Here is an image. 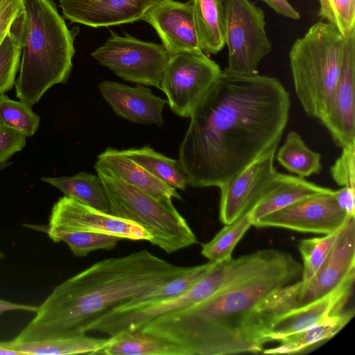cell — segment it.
Instances as JSON below:
<instances>
[{
    "instance_id": "cell-1",
    "label": "cell",
    "mask_w": 355,
    "mask_h": 355,
    "mask_svg": "<svg viewBox=\"0 0 355 355\" xmlns=\"http://www.w3.org/2000/svg\"><path fill=\"white\" fill-rule=\"evenodd\" d=\"M290 107L289 93L276 78L222 70L192 112L180 147L187 184L220 189L277 147Z\"/></svg>"
},
{
    "instance_id": "cell-2",
    "label": "cell",
    "mask_w": 355,
    "mask_h": 355,
    "mask_svg": "<svg viewBox=\"0 0 355 355\" xmlns=\"http://www.w3.org/2000/svg\"><path fill=\"white\" fill-rule=\"evenodd\" d=\"M302 272V265L284 252L263 270L161 315L139 330L174 343L189 355L262 352L276 321L297 307Z\"/></svg>"
},
{
    "instance_id": "cell-3",
    "label": "cell",
    "mask_w": 355,
    "mask_h": 355,
    "mask_svg": "<svg viewBox=\"0 0 355 355\" xmlns=\"http://www.w3.org/2000/svg\"><path fill=\"white\" fill-rule=\"evenodd\" d=\"M193 268L173 264L146 250L98 261L55 286L14 340L86 334L90 324L112 309Z\"/></svg>"
},
{
    "instance_id": "cell-4",
    "label": "cell",
    "mask_w": 355,
    "mask_h": 355,
    "mask_svg": "<svg viewBox=\"0 0 355 355\" xmlns=\"http://www.w3.org/2000/svg\"><path fill=\"white\" fill-rule=\"evenodd\" d=\"M21 55L16 96L31 105L52 86L66 83L75 53L74 33L53 0H22Z\"/></svg>"
},
{
    "instance_id": "cell-5",
    "label": "cell",
    "mask_w": 355,
    "mask_h": 355,
    "mask_svg": "<svg viewBox=\"0 0 355 355\" xmlns=\"http://www.w3.org/2000/svg\"><path fill=\"white\" fill-rule=\"evenodd\" d=\"M345 37L332 25L318 21L293 43L289 60L295 94L311 117L329 112L340 76Z\"/></svg>"
},
{
    "instance_id": "cell-6",
    "label": "cell",
    "mask_w": 355,
    "mask_h": 355,
    "mask_svg": "<svg viewBox=\"0 0 355 355\" xmlns=\"http://www.w3.org/2000/svg\"><path fill=\"white\" fill-rule=\"evenodd\" d=\"M109 203L110 214L143 227L149 241L167 253L197 243L194 232L172 203L135 187L106 168L94 165Z\"/></svg>"
},
{
    "instance_id": "cell-7",
    "label": "cell",
    "mask_w": 355,
    "mask_h": 355,
    "mask_svg": "<svg viewBox=\"0 0 355 355\" xmlns=\"http://www.w3.org/2000/svg\"><path fill=\"white\" fill-rule=\"evenodd\" d=\"M226 15L227 67L237 74L257 73L260 61L272 51L263 10L250 0H223Z\"/></svg>"
},
{
    "instance_id": "cell-8",
    "label": "cell",
    "mask_w": 355,
    "mask_h": 355,
    "mask_svg": "<svg viewBox=\"0 0 355 355\" xmlns=\"http://www.w3.org/2000/svg\"><path fill=\"white\" fill-rule=\"evenodd\" d=\"M92 58L125 80L160 89L164 70L171 58L162 44L124 37L111 31Z\"/></svg>"
},
{
    "instance_id": "cell-9",
    "label": "cell",
    "mask_w": 355,
    "mask_h": 355,
    "mask_svg": "<svg viewBox=\"0 0 355 355\" xmlns=\"http://www.w3.org/2000/svg\"><path fill=\"white\" fill-rule=\"evenodd\" d=\"M222 72L203 52L171 55L162 74L160 89L171 110L181 117L192 112Z\"/></svg>"
},
{
    "instance_id": "cell-10",
    "label": "cell",
    "mask_w": 355,
    "mask_h": 355,
    "mask_svg": "<svg viewBox=\"0 0 355 355\" xmlns=\"http://www.w3.org/2000/svg\"><path fill=\"white\" fill-rule=\"evenodd\" d=\"M333 191L301 199L253 220L252 225L324 235L336 232L350 216L337 205Z\"/></svg>"
},
{
    "instance_id": "cell-11",
    "label": "cell",
    "mask_w": 355,
    "mask_h": 355,
    "mask_svg": "<svg viewBox=\"0 0 355 355\" xmlns=\"http://www.w3.org/2000/svg\"><path fill=\"white\" fill-rule=\"evenodd\" d=\"M64 230L105 234L120 239L150 241L141 226L85 205L64 196L53 205L46 231Z\"/></svg>"
},
{
    "instance_id": "cell-12",
    "label": "cell",
    "mask_w": 355,
    "mask_h": 355,
    "mask_svg": "<svg viewBox=\"0 0 355 355\" xmlns=\"http://www.w3.org/2000/svg\"><path fill=\"white\" fill-rule=\"evenodd\" d=\"M277 147L263 154L220 188L219 218L228 225L248 213L258 201L276 170Z\"/></svg>"
},
{
    "instance_id": "cell-13",
    "label": "cell",
    "mask_w": 355,
    "mask_h": 355,
    "mask_svg": "<svg viewBox=\"0 0 355 355\" xmlns=\"http://www.w3.org/2000/svg\"><path fill=\"white\" fill-rule=\"evenodd\" d=\"M342 148L355 145V30L345 37L340 76L331 107L320 121Z\"/></svg>"
},
{
    "instance_id": "cell-14",
    "label": "cell",
    "mask_w": 355,
    "mask_h": 355,
    "mask_svg": "<svg viewBox=\"0 0 355 355\" xmlns=\"http://www.w3.org/2000/svg\"><path fill=\"white\" fill-rule=\"evenodd\" d=\"M355 272V216H348L314 277L301 287L297 307L327 294Z\"/></svg>"
},
{
    "instance_id": "cell-15",
    "label": "cell",
    "mask_w": 355,
    "mask_h": 355,
    "mask_svg": "<svg viewBox=\"0 0 355 355\" xmlns=\"http://www.w3.org/2000/svg\"><path fill=\"white\" fill-rule=\"evenodd\" d=\"M157 31L170 55L201 53L195 28L192 1L164 0L149 8L141 18Z\"/></svg>"
},
{
    "instance_id": "cell-16",
    "label": "cell",
    "mask_w": 355,
    "mask_h": 355,
    "mask_svg": "<svg viewBox=\"0 0 355 355\" xmlns=\"http://www.w3.org/2000/svg\"><path fill=\"white\" fill-rule=\"evenodd\" d=\"M164 0H59L65 19L94 28L141 19L151 7Z\"/></svg>"
},
{
    "instance_id": "cell-17",
    "label": "cell",
    "mask_w": 355,
    "mask_h": 355,
    "mask_svg": "<svg viewBox=\"0 0 355 355\" xmlns=\"http://www.w3.org/2000/svg\"><path fill=\"white\" fill-rule=\"evenodd\" d=\"M354 279L353 272L327 294L284 314L271 328L267 336L268 343L279 342L288 336L340 313L352 295Z\"/></svg>"
},
{
    "instance_id": "cell-18",
    "label": "cell",
    "mask_w": 355,
    "mask_h": 355,
    "mask_svg": "<svg viewBox=\"0 0 355 355\" xmlns=\"http://www.w3.org/2000/svg\"><path fill=\"white\" fill-rule=\"evenodd\" d=\"M98 89L117 116L132 122L164 123L162 111L167 100L153 94L141 84L135 87L110 80L99 83Z\"/></svg>"
},
{
    "instance_id": "cell-19",
    "label": "cell",
    "mask_w": 355,
    "mask_h": 355,
    "mask_svg": "<svg viewBox=\"0 0 355 355\" xmlns=\"http://www.w3.org/2000/svg\"><path fill=\"white\" fill-rule=\"evenodd\" d=\"M331 191L299 176L276 171L249 212L254 220L304 198Z\"/></svg>"
},
{
    "instance_id": "cell-20",
    "label": "cell",
    "mask_w": 355,
    "mask_h": 355,
    "mask_svg": "<svg viewBox=\"0 0 355 355\" xmlns=\"http://www.w3.org/2000/svg\"><path fill=\"white\" fill-rule=\"evenodd\" d=\"M95 165L106 168L126 183L155 197L182 199L176 189L155 177L122 150L107 148L98 156Z\"/></svg>"
},
{
    "instance_id": "cell-21",
    "label": "cell",
    "mask_w": 355,
    "mask_h": 355,
    "mask_svg": "<svg viewBox=\"0 0 355 355\" xmlns=\"http://www.w3.org/2000/svg\"><path fill=\"white\" fill-rule=\"evenodd\" d=\"M354 309L342 311L322 322L282 339L278 346L266 349L268 354H294L305 353L332 338L353 318Z\"/></svg>"
},
{
    "instance_id": "cell-22",
    "label": "cell",
    "mask_w": 355,
    "mask_h": 355,
    "mask_svg": "<svg viewBox=\"0 0 355 355\" xmlns=\"http://www.w3.org/2000/svg\"><path fill=\"white\" fill-rule=\"evenodd\" d=\"M200 50L217 54L225 45L226 15L223 0H191Z\"/></svg>"
},
{
    "instance_id": "cell-23",
    "label": "cell",
    "mask_w": 355,
    "mask_h": 355,
    "mask_svg": "<svg viewBox=\"0 0 355 355\" xmlns=\"http://www.w3.org/2000/svg\"><path fill=\"white\" fill-rule=\"evenodd\" d=\"M94 354L99 355H189L184 348L140 330H122Z\"/></svg>"
},
{
    "instance_id": "cell-24",
    "label": "cell",
    "mask_w": 355,
    "mask_h": 355,
    "mask_svg": "<svg viewBox=\"0 0 355 355\" xmlns=\"http://www.w3.org/2000/svg\"><path fill=\"white\" fill-rule=\"evenodd\" d=\"M108 338L88 336L86 334L62 338L17 341L15 340L0 342L6 348L19 351L23 355L48 354L67 355L94 354L109 341Z\"/></svg>"
},
{
    "instance_id": "cell-25",
    "label": "cell",
    "mask_w": 355,
    "mask_h": 355,
    "mask_svg": "<svg viewBox=\"0 0 355 355\" xmlns=\"http://www.w3.org/2000/svg\"><path fill=\"white\" fill-rule=\"evenodd\" d=\"M41 180L59 189L66 196L101 211L110 214L105 190L98 175L79 172L72 176L42 177Z\"/></svg>"
},
{
    "instance_id": "cell-26",
    "label": "cell",
    "mask_w": 355,
    "mask_h": 355,
    "mask_svg": "<svg viewBox=\"0 0 355 355\" xmlns=\"http://www.w3.org/2000/svg\"><path fill=\"white\" fill-rule=\"evenodd\" d=\"M128 157L136 162L166 184L184 190L187 178L179 160L168 157L149 146L122 150Z\"/></svg>"
},
{
    "instance_id": "cell-27",
    "label": "cell",
    "mask_w": 355,
    "mask_h": 355,
    "mask_svg": "<svg viewBox=\"0 0 355 355\" xmlns=\"http://www.w3.org/2000/svg\"><path fill=\"white\" fill-rule=\"evenodd\" d=\"M215 263L214 262L208 261L202 265L195 266L193 269L189 272L173 279L156 288L113 309L120 311L135 310L150 304L180 295L189 291L204 277Z\"/></svg>"
},
{
    "instance_id": "cell-28",
    "label": "cell",
    "mask_w": 355,
    "mask_h": 355,
    "mask_svg": "<svg viewBox=\"0 0 355 355\" xmlns=\"http://www.w3.org/2000/svg\"><path fill=\"white\" fill-rule=\"evenodd\" d=\"M277 159L286 170L302 178L319 174L322 169L320 154L309 149L295 131L287 135Z\"/></svg>"
},
{
    "instance_id": "cell-29",
    "label": "cell",
    "mask_w": 355,
    "mask_h": 355,
    "mask_svg": "<svg viewBox=\"0 0 355 355\" xmlns=\"http://www.w3.org/2000/svg\"><path fill=\"white\" fill-rule=\"evenodd\" d=\"M250 212L225 225L209 242L202 244L201 254L209 261L218 263L232 258V252L251 225Z\"/></svg>"
},
{
    "instance_id": "cell-30",
    "label": "cell",
    "mask_w": 355,
    "mask_h": 355,
    "mask_svg": "<svg viewBox=\"0 0 355 355\" xmlns=\"http://www.w3.org/2000/svg\"><path fill=\"white\" fill-rule=\"evenodd\" d=\"M21 13L13 22L0 46V94L13 87L17 73L19 69L21 55Z\"/></svg>"
},
{
    "instance_id": "cell-31",
    "label": "cell",
    "mask_w": 355,
    "mask_h": 355,
    "mask_svg": "<svg viewBox=\"0 0 355 355\" xmlns=\"http://www.w3.org/2000/svg\"><path fill=\"white\" fill-rule=\"evenodd\" d=\"M46 232L53 241L65 243L76 257H85L98 250H111L122 240L115 236L99 233L64 230Z\"/></svg>"
},
{
    "instance_id": "cell-32",
    "label": "cell",
    "mask_w": 355,
    "mask_h": 355,
    "mask_svg": "<svg viewBox=\"0 0 355 355\" xmlns=\"http://www.w3.org/2000/svg\"><path fill=\"white\" fill-rule=\"evenodd\" d=\"M0 123L31 137L39 128L40 117L29 103L12 100L3 93L0 94Z\"/></svg>"
},
{
    "instance_id": "cell-33",
    "label": "cell",
    "mask_w": 355,
    "mask_h": 355,
    "mask_svg": "<svg viewBox=\"0 0 355 355\" xmlns=\"http://www.w3.org/2000/svg\"><path fill=\"white\" fill-rule=\"evenodd\" d=\"M340 228L322 237L300 241L299 251L303 261L300 279L302 286L306 285L320 269L334 244Z\"/></svg>"
},
{
    "instance_id": "cell-34",
    "label": "cell",
    "mask_w": 355,
    "mask_h": 355,
    "mask_svg": "<svg viewBox=\"0 0 355 355\" xmlns=\"http://www.w3.org/2000/svg\"><path fill=\"white\" fill-rule=\"evenodd\" d=\"M318 16L343 37L355 30V0H318Z\"/></svg>"
},
{
    "instance_id": "cell-35",
    "label": "cell",
    "mask_w": 355,
    "mask_h": 355,
    "mask_svg": "<svg viewBox=\"0 0 355 355\" xmlns=\"http://www.w3.org/2000/svg\"><path fill=\"white\" fill-rule=\"evenodd\" d=\"M342 149L340 156L330 168V173L337 184L355 189V145Z\"/></svg>"
},
{
    "instance_id": "cell-36",
    "label": "cell",
    "mask_w": 355,
    "mask_h": 355,
    "mask_svg": "<svg viewBox=\"0 0 355 355\" xmlns=\"http://www.w3.org/2000/svg\"><path fill=\"white\" fill-rule=\"evenodd\" d=\"M26 139L24 135L0 123V164L21 150L26 144Z\"/></svg>"
},
{
    "instance_id": "cell-37",
    "label": "cell",
    "mask_w": 355,
    "mask_h": 355,
    "mask_svg": "<svg viewBox=\"0 0 355 355\" xmlns=\"http://www.w3.org/2000/svg\"><path fill=\"white\" fill-rule=\"evenodd\" d=\"M23 10L22 0H0V46Z\"/></svg>"
},
{
    "instance_id": "cell-38",
    "label": "cell",
    "mask_w": 355,
    "mask_h": 355,
    "mask_svg": "<svg viewBox=\"0 0 355 355\" xmlns=\"http://www.w3.org/2000/svg\"><path fill=\"white\" fill-rule=\"evenodd\" d=\"M333 196L340 209L344 210L348 216H355V189L343 187L338 190H334Z\"/></svg>"
},
{
    "instance_id": "cell-39",
    "label": "cell",
    "mask_w": 355,
    "mask_h": 355,
    "mask_svg": "<svg viewBox=\"0 0 355 355\" xmlns=\"http://www.w3.org/2000/svg\"><path fill=\"white\" fill-rule=\"evenodd\" d=\"M277 13L292 19H299L300 13L287 0H262Z\"/></svg>"
},
{
    "instance_id": "cell-40",
    "label": "cell",
    "mask_w": 355,
    "mask_h": 355,
    "mask_svg": "<svg viewBox=\"0 0 355 355\" xmlns=\"http://www.w3.org/2000/svg\"><path fill=\"white\" fill-rule=\"evenodd\" d=\"M38 306L17 304L0 298V314L10 311H24L36 313Z\"/></svg>"
},
{
    "instance_id": "cell-41",
    "label": "cell",
    "mask_w": 355,
    "mask_h": 355,
    "mask_svg": "<svg viewBox=\"0 0 355 355\" xmlns=\"http://www.w3.org/2000/svg\"><path fill=\"white\" fill-rule=\"evenodd\" d=\"M23 355V354L19 351H16L12 349L6 348L0 345V355Z\"/></svg>"
},
{
    "instance_id": "cell-42",
    "label": "cell",
    "mask_w": 355,
    "mask_h": 355,
    "mask_svg": "<svg viewBox=\"0 0 355 355\" xmlns=\"http://www.w3.org/2000/svg\"><path fill=\"white\" fill-rule=\"evenodd\" d=\"M12 164H13V162H4V163H2L0 164V171H1L2 169L6 168L7 166L11 165Z\"/></svg>"
},
{
    "instance_id": "cell-43",
    "label": "cell",
    "mask_w": 355,
    "mask_h": 355,
    "mask_svg": "<svg viewBox=\"0 0 355 355\" xmlns=\"http://www.w3.org/2000/svg\"><path fill=\"white\" fill-rule=\"evenodd\" d=\"M5 257V254L0 252V260L3 259Z\"/></svg>"
}]
</instances>
